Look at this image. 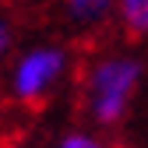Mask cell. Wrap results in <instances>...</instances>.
<instances>
[{"label": "cell", "instance_id": "obj_1", "mask_svg": "<svg viewBox=\"0 0 148 148\" xmlns=\"http://www.w3.org/2000/svg\"><path fill=\"white\" fill-rule=\"evenodd\" d=\"M145 85V60L127 49H106L88 60L81 74V106L85 116L106 131L127 120L138 92Z\"/></svg>", "mask_w": 148, "mask_h": 148}, {"label": "cell", "instance_id": "obj_2", "mask_svg": "<svg viewBox=\"0 0 148 148\" xmlns=\"http://www.w3.org/2000/svg\"><path fill=\"white\" fill-rule=\"evenodd\" d=\"M74 71L71 49L60 42H35L14 53L7 67V95L18 106H42L64 88L67 74Z\"/></svg>", "mask_w": 148, "mask_h": 148}, {"label": "cell", "instance_id": "obj_3", "mask_svg": "<svg viewBox=\"0 0 148 148\" xmlns=\"http://www.w3.org/2000/svg\"><path fill=\"white\" fill-rule=\"evenodd\" d=\"M120 0H60V11H64V21L78 32H92V28H102L116 18Z\"/></svg>", "mask_w": 148, "mask_h": 148}, {"label": "cell", "instance_id": "obj_4", "mask_svg": "<svg viewBox=\"0 0 148 148\" xmlns=\"http://www.w3.org/2000/svg\"><path fill=\"white\" fill-rule=\"evenodd\" d=\"M116 21L123 25L127 35H134V39H148V0H120Z\"/></svg>", "mask_w": 148, "mask_h": 148}, {"label": "cell", "instance_id": "obj_5", "mask_svg": "<svg viewBox=\"0 0 148 148\" xmlns=\"http://www.w3.org/2000/svg\"><path fill=\"white\" fill-rule=\"evenodd\" d=\"M53 148H109V141L99 131H67L53 141Z\"/></svg>", "mask_w": 148, "mask_h": 148}, {"label": "cell", "instance_id": "obj_6", "mask_svg": "<svg viewBox=\"0 0 148 148\" xmlns=\"http://www.w3.org/2000/svg\"><path fill=\"white\" fill-rule=\"evenodd\" d=\"M11 49H14V25L0 14V60H7Z\"/></svg>", "mask_w": 148, "mask_h": 148}]
</instances>
